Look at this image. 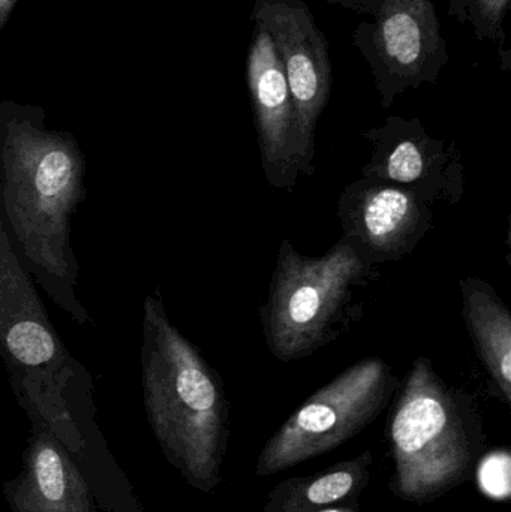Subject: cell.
<instances>
[{"label": "cell", "instance_id": "3957f363", "mask_svg": "<svg viewBox=\"0 0 511 512\" xmlns=\"http://www.w3.org/2000/svg\"><path fill=\"white\" fill-rule=\"evenodd\" d=\"M396 495L426 504L473 474L482 432L471 400L449 387L432 361L419 357L396 399L389 421Z\"/></svg>", "mask_w": 511, "mask_h": 512}, {"label": "cell", "instance_id": "2e32d148", "mask_svg": "<svg viewBox=\"0 0 511 512\" xmlns=\"http://www.w3.org/2000/svg\"><path fill=\"white\" fill-rule=\"evenodd\" d=\"M315 512H359L354 505H338V507L326 508V510L315 511Z\"/></svg>", "mask_w": 511, "mask_h": 512}, {"label": "cell", "instance_id": "5bb4252c", "mask_svg": "<svg viewBox=\"0 0 511 512\" xmlns=\"http://www.w3.org/2000/svg\"><path fill=\"white\" fill-rule=\"evenodd\" d=\"M381 48L392 66L402 74L419 71L428 51V24L425 15L404 3H393L380 27Z\"/></svg>", "mask_w": 511, "mask_h": 512}, {"label": "cell", "instance_id": "4fadbf2b", "mask_svg": "<svg viewBox=\"0 0 511 512\" xmlns=\"http://www.w3.org/2000/svg\"><path fill=\"white\" fill-rule=\"evenodd\" d=\"M372 462L366 451L309 477L285 481L270 493L264 512H315L353 504L368 486Z\"/></svg>", "mask_w": 511, "mask_h": 512}, {"label": "cell", "instance_id": "9a60e30c", "mask_svg": "<svg viewBox=\"0 0 511 512\" xmlns=\"http://www.w3.org/2000/svg\"><path fill=\"white\" fill-rule=\"evenodd\" d=\"M509 0H480L483 8L486 9V12H491V14L498 15L501 11H503L504 6L507 5Z\"/></svg>", "mask_w": 511, "mask_h": 512}, {"label": "cell", "instance_id": "9c48e42d", "mask_svg": "<svg viewBox=\"0 0 511 512\" xmlns=\"http://www.w3.org/2000/svg\"><path fill=\"white\" fill-rule=\"evenodd\" d=\"M248 83L264 173L275 188L293 189L299 174H305L296 110L278 48L260 21L249 51Z\"/></svg>", "mask_w": 511, "mask_h": 512}, {"label": "cell", "instance_id": "30bf717a", "mask_svg": "<svg viewBox=\"0 0 511 512\" xmlns=\"http://www.w3.org/2000/svg\"><path fill=\"white\" fill-rule=\"evenodd\" d=\"M374 153L363 176L404 186L428 203L455 204L464 194V165L456 150L429 137L417 123L389 120L366 134Z\"/></svg>", "mask_w": 511, "mask_h": 512}, {"label": "cell", "instance_id": "7c38bea8", "mask_svg": "<svg viewBox=\"0 0 511 512\" xmlns=\"http://www.w3.org/2000/svg\"><path fill=\"white\" fill-rule=\"evenodd\" d=\"M464 319L486 372L507 403L511 402V315L489 283L461 280Z\"/></svg>", "mask_w": 511, "mask_h": 512}, {"label": "cell", "instance_id": "8fae6325", "mask_svg": "<svg viewBox=\"0 0 511 512\" xmlns=\"http://www.w3.org/2000/svg\"><path fill=\"white\" fill-rule=\"evenodd\" d=\"M11 501L18 512H90L83 477L48 436L33 444L26 472L15 484Z\"/></svg>", "mask_w": 511, "mask_h": 512}, {"label": "cell", "instance_id": "277c9868", "mask_svg": "<svg viewBox=\"0 0 511 512\" xmlns=\"http://www.w3.org/2000/svg\"><path fill=\"white\" fill-rule=\"evenodd\" d=\"M368 268L344 240L320 258L300 255L284 240L260 310L270 352L291 363L329 343L333 325L350 303L351 288Z\"/></svg>", "mask_w": 511, "mask_h": 512}, {"label": "cell", "instance_id": "5b68a950", "mask_svg": "<svg viewBox=\"0 0 511 512\" xmlns=\"http://www.w3.org/2000/svg\"><path fill=\"white\" fill-rule=\"evenodd\" d=\"M396 378L386 361L365 358L303 402L264 445L255 474L264 478L323 456L350 441L381 414Z\"/></svg>", "mask_w": 511, "mask_h": 512}, {"label": "cell", "instance_id": "8992f818", "mask_svg": "<svg viewBox=\"0 0 511 512\" xmlns=\"http://www.w3.org/2000/svg\"><path fill=\"white\" fill-rule=\"evenodd\" d=\"M0 357L32 403L60 402L86 370L69 355L0 221Z\"/></svg>", "mask_w": 511, "mask_h": 512}, {"label": "cell", "instance_id": "52a82bcc", "mask_svg": "<svg viewBox=\"0 0 511 512\" xmlns=\"http://www.w3.org/2000/svg\"><path fill=\"white\" fill-rule=\"evenodd\" d=\"M342 239L368 267L414 251L432 224L431 203L411 189L363 177L345 186L338 204Z\"/></svg>", "mask_w": 511, "mask_h": 512}, {"label": "cell", "instance_id": "7a4b0ae2", "mask_svg": "<svg viewBox=\"0 0 511 512\" xmlns=\"http://www.w3.org/2000/svg\"><path fill=\"white\" fill-rule=\"evenodd\" d=\"M141 369L144 405L165 454L192 487L213 492L230 438L224 385L153 295L144 301Z\"/></svg>", "mask_w": 511, "mask_h": 512}, {"label": "cell", "instance_id": "ba28073f", "mask_svg": "<svg viewBox=\"0 0 511 512\" xmlns=\"http://www.w3.org/2000/svg\"><path fill=\"white\" fill-rule=\"evenodd\" d=\"M258 21L275 41L296 110L299 152L305 176L314 173V131L330 92V65L308 12L285 3L263 5Z\"/></svg>", "mask_w": 511, "mask_h": 512}, {"label": "cell", "instance_id": "6da1fadb", "mask_svg": "<svg viewBox=\"0 0 511 512\" xmlns=\"http://www.w3.org/2000/svg\"><path fill=\"white\" fill-rule=\"evenodd\" d=\"M84 179L77 141L26 119L0 122V221L24 270L80 325L90 316L75 294L71 222L86 198Z\"/></svg>", "mask_w": 511, "mask_h": 512}]
</instances>
